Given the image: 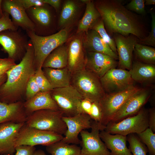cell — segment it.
<instances>
[{"instance_id":"obj_1","label":"cell","mask_w":155,"mask_h":155,"mask_svg":"<svg viewBox=\"0 0 155 155\" xmlns=\"http://www.w3.org/2000/svg\"><path fill=\"white\" fill-rule=\"evenodd\" d=\"M123 2L121 0L94 1L107 32L111 37L119 34L125 36L133 34L140 40L145 38L149 32L142 17L127 9Z\"/></svg>"},{"instance_id":"obj_2","label":"cell","mask_w":155,"mask_h":155,"mask_svg":"<svg viewBox=\"0 0 155 155\" xmlns=\"http://www.w3.org/2000/svg\"><path fill=\"white\" fill-rule=\"evenodd\" d=\"M34 51L29 40L26 52L20 62L6 73L7 79L0 87V101L7 104L18 102L35 71Z\"/></svg>"},{"instance_id":"obj_3","label":"cell","mask_w":155,"mask_h":155,"mask_svg":"<svg viewBox=\"0 0 155 155\" xmlns=\"http://www.w3.org/2000/svg\"><path fill=\"white\" fill-rule=\"evenodd\" d=\"M26 32L33 46L34 62L36 69L42 68L46 57L54 49L64 44L69 37L68 31L66 29L46 36H38L31 31Z\"/></svg>"},{"instance_id":"obj_4","label":"cell","mask_w":155,"mask_h":155,"mask_svg":"<svg viewBox=\"0 0 155 155\" xmlns=\"http://www.w3.org/2000/svg\"><path fill=\"white\" fill-rule=\"evenodd\" d=\"M71 85L84 98L99 102L105 95L100 79L85 68L72 73Z\"/></svg>"},{"instance_id":"obj_5","label":"cell","mask_w":155,"mask_h":155,"mask_svg":"<svg viewBox=\"0 0 155 155\" xmlns=\"http://www.w3.org/2000/svg\"><path fill=\"white\" fill-rule=\"evenodd\" d=\"M63 116L59 110H40L28 115L25 124L30 127L64 135L67 127L62 119Z\"/></svg>"},{"instance_id":"obj_6","label":"cell","mask_w":155,"mask_h":155,"mask_svg":"<svg viewBox=\"0 0 155 155\" xmlns=\"http://www.w3.org/2000/svg\"><path fill=\"white\" fill-rule=\"evenodd\" d=\"M148 127V110L142 108L136 115L117 122H109L104 130L112 134L126 136L140 133Z\"/></svg>"},{"instance_id":"obj_7","label":"cell","mask_w":155,"mask_h":155,"mask_svg":"<svg viewBox=\"0 0 155 155\" xmlns=\"http://www.w3.org/2000/svg\"><path fill=\"white\" fill-rule=\"evenodd\" d=\"M51 94L64 116L71 117L82 113L80 105L83 98L71 85L53 89Z\"/></svg>"},{"instance_id":"obj_8","label":"cell","mask_w":155,"mask_h":155,"mask_svg":"<svg viewBox=\"0 0 155 155\" xmlns=\"http://www.w3.org/2000/svg\"><path fill=\"white\" fill-rule=\"evenodd\" d=\"M105 127L93 121L90 132L83 130L80 133L82 148L80 155H111L100 136V131L104 130Z\"/></svg>"},{"instance_id":"obj_9","label":"cell","mask_w":155,"mask_h":155,"mask_svg":"<svg viewBox=\"0 0 155 155\" xmlns=\"http://www.w3.org/2000/svg\"><path fill=\"white\" fill-rule=\"evenodd\" d=\"M63 136L53 132L42 130L26 126L20 131L15 141V147L25 145L46 146L61 140Z\"/></svg>"},{"instance_id":"obj_10","label":"cell","mask_w":155,"mask_h":155,"mask_svg":"<svg viewBox=\"0 0 155 155\" xmlns=\"http://www.w3.org/2000/svg\"><path fill=\"white\" fill-rule=\"evenodd\" d=\"M140 88L133 85L119 92L105 94L99 102L102 113L100 124L105 127L124 103Z\"/></svg>"},{"instance_id":"obj_11","label":"cell","mask_w":155,"mask_h":155,"mask_svg":"<svg viewBox=\"0 0 155 155\" xmlns=\"http://www.w3.org/2000/svg\"><path fill=\"white\" fill-rule=\"evenodd\" d=\"M27 37L18 30H7L0 32V44L8 54L9 58L15 61L22 58L29 43Z\"/></svg>"},{"instance_id":"obj_12","label":"cell","mask_w":155,"mask_h":155,"mask_svg":"<svg viewBox=\"0 0 155 155\" xmlns=\"http://www.w3.org/2000/svg\"><path fill=\"white\" fill-rule=\"evenodd\" d=\"M153 89L150 86L140 88L124 103L110 122H117L137 114L150 98Z\"/></svg>"},{"instance_id":"obj_13","label":"cell","mask_w":155,"mask_h":155,"mask_svg":"<svg viewBox=\"0 0 155 155\" xmlns=\"http://www.w3.org/2000/svg\"><path fill=\"white\" fill-rule=\"evenodd\" d=\"M100 80L105 94L119 92L134 85L129 71L119 68L110 69Z\"/></svg>"},{"instance_id":"obj_14","label":"cell","mask_w":155,"mask_h":155,"mask_svg":"<svg viewBox=\"0 0 155 155\" xmlns=\"http://www.w3.org/2000/svg\"><path fill=\"white\" fill-rule=\"evenodd\" d=\"M112 37L116 44L118 57V68L130 70L133 62L134 47L139 39L131 34L125 36L115 34Z\"/></svg>"},{"instance_id":"obj_15","label":"cell","mask_w":155,"mask_h":155,"mask_svg":"<svg viewBox=\"0 0 155 155\" xmlns=\"http://www.w3.org/2000/svg\"><path fill=\"white\" fill-rule=\"evenodd\" d=\"M62 119L67 126V130L61 141L69 144H80L81 140L78 137L79 134L82 130L91 127L92 119L89 115L81 113L71 117L63 116Z\"/></svg>"},{"instance_id":"obj_16","label":"cell","mask_w":155,"mask_h":155,"mask_svg":"<svg viewBox=\"0 0 155 155\" xmlns=\"http://www.w3.org/2000/svg\"><path fill=\"white\" fill-rule=\"evenodd\" d=\"M26 12L34 26V32L39 36H46L53 24V15L47 4L35 6L26 10Z\"/></svg>"},{"instance_id":"obj_17","label":"cell","mask_w":155,"mask_h":155,"mask_svg":"<svg viewBox=\"0 0 155 155\" xmlns=\"http://www.w3.org/2000/svg\"><path fill=\"white\" fill-rule=\"evenodd\" d=\"M81 33L73 37L68 45L67 67L72 73L85 68L86 52L84 47Z\"/></svg>"},{"instance_id":"obj_18","label":"cell","mask_w":155,"mask_h":155,"mask_svg":"<svg viewBox=\"0 0 155 155\" xmlns=\"http://www.w3.org/2000/svg\"><path fill=\"white\" fill-rule=\"evenodd\" d=\"M86 69L99 79L110 69L116 68L118 61L108 55L95 52H86Z\"/></svg>"},{"instance_id":"obj_19","label":"cell","mask_w":155,"mask_h":155,"mask_svg":"<svg viewBox=\"0 0 155 155\" xmlns=\"http://www.w3.org/2000/svg\"><path fill=\"white\" fill-rule=\"evenodd\" d=\"M25 123L9 122L0 124V155H13L15 153L16 138Z\"/></svg>"},{"instance_id":"obj_20","label":"cell","mask_w":155,"mask_h":155,"mask_svg":"<svg viewBox=\"0 0 155 155\" xmlns=\"http://www.w3.org/2000/svg\"><path fill=\"white\" fill-rule=\"evenodd\" d=\"M2 7L4 12L11 16L12 22L17 27H20L26 31L34 32L33 24L18 0L2 1Z\"/></svg>"},{"instance_id":"obj_21","label":"cell","mask_w":155,"mask_h":155,"mask_svg":"<svg viewBox=\"0 0 155 155\" xmlns=\"http://www.w3.org/2000/svg\"><path fill=\"white\" fill-rule=\"evenodd\" d=\"M83 35L82 41L86 52H95L111 56L116 60L118 59V55L111 49L96 31L90 29Z\"/></svg>"},{"instance_id":"obj_22","label":"cell","mask_w":155,"mask_h":155,"mask_svg":"<svg viewBox=\"0 0 155 155\" xmlns=\"http://www.w3.org/2000/svg\"><path fill=\"white\" fill-rule=\"evenodd\" d=\"M28 116L21 102L7 104L0 101V124L9 122L25 123Z\"/></svg>"},{"instance_id":"obj_23","label":"cell","mask_w":155,"mask_h":155,"mask_svg":"<svg viewBox=\"0 0 155 155\" xmlns=\"http://www.w3.org/2000/svg\"><path fill=\"white\" fill-rule=\"evenodd\" d=\"M23 106L28 116L35 111L41 110H59L51 96V91L40 92L23 103Z\"/></svg>"},{"instance_id":"obj_24","label":"cell","mask_w":155,"mask_h":155,"mask_svg":"<svg viewBox=\"0 0 155 155\" xmlns=\"http://www.w3.org/2000/svg\"><path fill=\"white\" fill-rule=\"evenodd\" d=\"M100 136L111 155H132L127 146L126 136L112 134L104 130L100 131Z\"/></svg>"},{"instance_id":"obj_25","label":"cell","mask_w":155,"mask_h":155,"mask_svg":"<svg viewBox=\"0 0 155 155\" xmlns=\"http://www.w3.org/2000/svg\"><path fill=\"white\" fill-rule=\"evenodd\" d=\"M129 71L134 82L148 84L154 82V65L145 63L136 60L133 62L131 69Z\"/></svg>"},{"instance_id":"obj_26","label":"cell","mask_w":155,"mask_h":155,"mask_svg":"<svg viewBox=\"0 0 155 155\" xmlns=\"http://www.w3.org/2000/svg\"><path fill=\"white\" fill-rule=\"evenodd\" d=\"M85 3L86 9L78 27L77 34L86 32L92 29L101 19L100 13L95 6L94 1L90 0H80Z\"/></svg>"},{"instance_id":"obj_27","label":"cell","mask_w":155,"mask_h":155,"mask_svg":"<svg viewBox=\"0 0 155 155\" xmlns=\"http://www.w3.org/2000/svg\"><path fill=\"white\" fill-rule=\"evenodd\" d=\"M42 69L53 89L71 85L72 73L67 67L60 69L46 67Z\"/></svg>"},{"instance_id":"obj_28","label":"cell","mask_w":155,"mask_h":155,"mask_svg":"<svg viewBox=\"0 0 155 155\" xmlns=\"http://www.w3.org/2000/svg\"><path fill=\"white\" fill-rule=\"evenodd\" d=\"M68 45L64 44L54 49L46 57L42 68L62 69L67 67Z\"/></svg>"},{"instance_id":"obj_29","label":"cell","mask_w":155,"mask_h":155,"mask_svg":"<svg viewBox=\"0 0 155 155\" xmlns=\"http://www.w3.org/2000/svg\"><path fill=\"white\" fill-rule=\"evenodd\" d=\"M78 5L75 1H65L63 5L58 22L61 30L66 29L75 20L78 13Z\"/></svg>"},{"instance_id":"obj_30","label":"cell","mask_w":155,"mask_h":155,"mask_svg":"<svg viewBox=\"0 0 155 155\" xmlns=\"http://www.w3.org/2000/svg\"><path fill=\"white\" fill-rule=\"evenodd\" d=\"M81 148L77 145L61 141L46 146V150L51 155H80Z\"/></svg>"},{"instance_id":"obj_31","label":"cell","mask_w":155,"mask_h":155,"mask_svg":"<svg viewBox=\"0 0 155 155\" xmlns=\"http://www.w3.org/2000/svg\"><path fill=\"white\" fill-rule=\"evenodd\" d=\"M133 52L136 60L143 63L155 64V49L151 46L137 43Z\"/></svg>"},{"instance_id":"obj_32","label":"cell","mask_w":155,"mask_h":155,"mask_svg":"<svg viewBox=\"0 0 155 155\" xmlns=\"http://www.w3.org/2000/svg\"><path fill=\"white\" fill-rule=\"evenodd\" d=\"M127 140L129 144V148L132 155H147L148 149L134 133L128 135Z\"/></svg>"},{"instance_id":"obj_33","label":"cell","mask_w":155,"mask_h":155,"mask_svg":"<svg viewBox=\"0 0 155 155\" xmlns=\"http://www.w3.org/2000/svg\"><path fill=\"white\" fill-rule=\"evenodd\" d=\"M149 127L142 132L137 134L139 138L145 144L150 155H155V134Z\"/></svg>"},{"instance_id":"obj_34","label":"cell","mask_w":155,"mask_h":155,"mask_svg":"<svg viewBox=\"0 0 155 155\" xmlns=\"http://www.w3.org/2000/svg\"><path fill=\"white\" fill-rule=\"evenodd\" d=\"M91 29L97 32L112 51L117 55L114 39L107 32L101 19L95 24Z\"/></svg>"},{"instance_id":"obj_35","label":"cell","mask_w":155,"mask_h":155,"mask_svg":"<svg viewBox=\"0 0 155 155\" xmlns=\"http://www.w3.org/2000/svg\"><path fill=\"white\" fill-rule=\"evenodd\" d=\"M34 77L40 92L51 91L53 89L44 75L42 68L36 69Z\"/></svg>"},{"instance_id":"obj_36","label":"cell","mask_w":155,"mask_h":155,"mask_svg":"<svg viewBox=\"0 0 155 155\" xmlns=\"http://www.w3.org/2000/svg\"><path fill=\"white\" fill-rule=\"evenodd\" d=\"M152 17L151 29L148 35L145 38L138 39V43L154 47H155V14L150 13Z\"/></svg>"},{"instance_id":"obj_37","label":"cell","mask_w":155,"mask_h":155,"mask_svg":"<svg viewBox=\"0 0 155 155\" xmlns=\"http://www.w3.org/2000/svg\"><path fill=\"white\" fill-rule=\"evenodd\" d=\"M145 0H132L125 6L129 10L137 14L144 16L146 13L145 9Z\"/></svg>"},{"instance_id":"obj_38","label":"cell","mask_w":155,"mask_h":155,"mask_svg":"<svg viewBox=\"0 0 155 155\" xmlns=\"http://www.w3.org/2000/svg\"><path fill=\"white\" fill-rule=\"evenodd\" d=\"M26 90L27 100L31 98L40 92L39 88L35 80L34 75L29 79L26 85Z\"/></svg>"},{"instance_id":"obj_39","label":"cell","mask_w":155,"mask_h":155,"mask_svg":"<svg viewBox=\"0 0 155 155\" xmlns=\"http://www.w3.org/2000/svg\"><path fill=\"white\" fill-rule=\"evenodd\" d=\"M18 28L10 18L9 14L3 12L0 18V32L7 30H17Z\"/></svg>"},{"instance_id":"obj_40","label":"cell","mask_w":155,"mask_h":155,"mask_svg":"<svg viewBox=\"0 0 155 155\" xmlns=\"http://www.w3.org/2000/svg\"><path fill=\"white\" fill-rule=\"evenodd\" d=\"M92 119L100 123L102 116V109L99 102H93L89 115Z\"/></svg>"},{"instance_id":"obj_41","label":"cell","mask_w":155,"mask_h":155,"mask_svg":"<svg viewBox=\"0 0 155 155\" xmlns=\"http://www.w3.org/2000/svg\"><path fill=\"white\" fill-rule=\"evenodd\" d=\"M16 64L15 61L9 58L0 59V76L5 74L7 72Z\"/></svg>"},{"instance_id":"obj_42","label":"cell","mask_w":155,"mask_h":155,"mask_svg":"<svg viewBox=\"0 0 155 155\" xmlns=\"http://www.w3.org/2000/svg\"><path fill=\"white\" fill-rule=\"evenodd\" d=\"M15 150L14 155H34L36 148L35 146L28 145H20L16 147Z\"/></svg>"},{"instance_id":"obj_43","label":"cell","mask_w":155,"mask_h":155,"mask_svg":"<svg viewBox=\"0 0 155 155\" xmlns=\"http://www.w3.org/2000/svg\"><path fill=\"white\" fill-rule=\"evenodd\" d=\"M26 10L35 6H38L44 4L43 0H18Z\"/></svg>"},{"instance_id":"obj_44","label":"cell","mask_w":155,"mask_h":155,"mask_svg":"<svg viewBox=\"0 0 155 155\" xmlns=\"http://www.w3.org/2000/svg\"><path fill=\"white\" fill-rule=\"evenodd\" d=\"M92 102L86 98H83L80 103V107L82 113L89 115L91 110Z\"/></svg>"},{"instance_id":"obj_45","label":"cell","mask_w":155,"mask_h":155,"mask_svg":"<svg viewBox=\"0 0 155 155\" xmlns=\"http://www.w3.org/2000/svg\"><path fill=\"white\" fill-rule=\"evenodd\" d=\"M148 127L154 133L155 131V108L153 107L148 110Z\"/></svg>"},{"instance_id":"obj_46","label":"cell","mask_w":155,"mask_h":155,"mask_svg":"<svg viewBox=\"0 0 155 155\" xmlns=\"http://www.w3.org/2000/svg\"><path fill=\"white\" fill-rule=\"evenodd\" d=\"M44 4H48L53 7L56 11L60 8L61 1L60 0H43Z\"/></svg>"},{"instance_id":"obj_47","label":"cell","mask_w":155,"mask_h":155,"mask_svg":"<svg viewBox=\"0 0 155 155\" xmlns=\"http://www.w3.org/2000/svg\"><path fill=\"white\" fill-rule=\"evenodd\" d=\"M7 79V75L6 74L0 76V87L3 84Z\"/></svg>"},{"instance_id":"obj_48","label":"cell","mask_w":155,"mask_h":155,"mask_svg":"<svg viewBox=\"0 0 155 155\" xmlns=\"http://www.w3.org/2000/svg\"><path fill=\"white\" fill-rule=\"evenodd\" d=\"M34 155H46L44 152L41 150H36Z\"/></svg>"},{"instance_id":"obj_49","label":"cell","mask_w":155,"mask_h":155,"mask_svg":"<svg viewBox=\"0 0 155 155\" xmlns=\"http://www.w3.org/2000/svg\"><path fill=\"white\" fill-rule=\"evenodd\" d=\"M155 4V0H145V5H154Z\"/></svg>"},{"instance_id":"obj_50","label":"cell","mask_w":155,"mask_h":155,"mask_svg":"<svg viewBox=\"0 0 155 155\" xmlns=\"http://www.w3.org/2000/svg\"><path fill=\"white\" fill-rule=\"evenodd\" d=\"M3 14V12H1L0 11V18L2 17Z\"/></svg>"},{"instance_id":"obj_51","label":"cell","mask_w":155,"mask_h":155,"mask_svg":"<svg viewBox=\"0 0 155 155\" xmlns=\"http://www.w3.org/2000/svg\"></svg>"}]
</instances>
